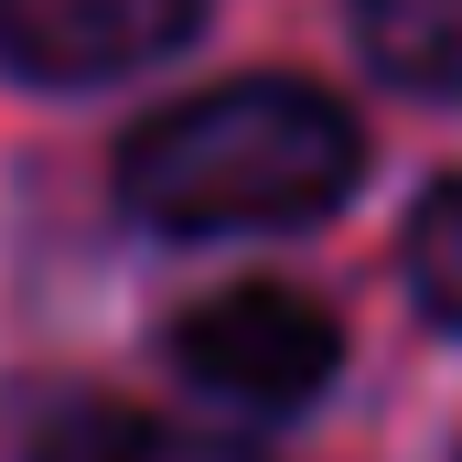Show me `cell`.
<instances>
[{"mask_svg":"<svg viewBox=\"0 0 462 462\" xmlns=\"http://www.w3.org/2000/svg\"><path fill=\"white\" fill-rule=\"evenodd\" d=\"M43 462H247V452H236V441H216V430L140 420V409H76V420L43 441Z\"/></svg>","mask_w":462,"mask_h":462,"instance_id":"5","label":"cell"},{"mask_svg":"<svg viewBox=\"0 0 462 462\" xmlns=\"http://www.w3.org/2000/svg\"><path fill=\"white\" fill-rule=\"evenodd\" d=\"M365 54L420 87V97H462V0H355Z\"/></svg>","mask_w":462,"mask_h":462,"instance_id":"4","label":"cell"},{"mask_svg":"<svg viewBox=\"0 0 462 462\" xmlns=\"http://www.w3.org/2000/svg\"><path fill=\"white\" fill-rule=\"evenodd\" d=\"M205 0H0V65L43 76V87H87L129 76L151 54H172L194 32Z\"/></svg>","mask_w":462,"mask_h":462,"instance_id":"3","label":"cell"},{"mask_svg":"<svg viewBox=\"0 0 462 462\" xmlns=\"http://www.w3.org/2000/svg\"><path fill=\"white\" fill-rule=\"evenodd\" d=\"M172 355H183L194 387H216L236 409H301V398L334 376L345 334H334L323 301H301V291H280V280H247V291H216L205 312H183Z\"/></svg>","mask_w":462,"mask_h":462,"instance_id":"2","label":"cell"},{"mask_svg":"<svg viewBox=\"0 0 462 462\" xmlns=\"http://www.w3.org/2000/svg\"><path fill=\"white\" fill-rule=\"evenodd\" d=\"M409 280H420V301L462 323V172L420 205V226H409Z\"/></svg>","mask_w":462,"mask_h":462,"instance_id":"6","label":"cell"},{"mask_svg":"<svg viewBox=\"0 0 462 462\" xmlns=\"http://www.w3.org/2000/svg\"><path fill=\"white\" fill-rule=\"evenodd\" d=\"M345 183H355V118L291 76H236L216 97H183L118 151L129 216L172 236L301 226V216L345 205Z\"/></svg>","mask_w":462,"mask_h":462,"instance_id":"1","label":"cell"}]
</instances>
